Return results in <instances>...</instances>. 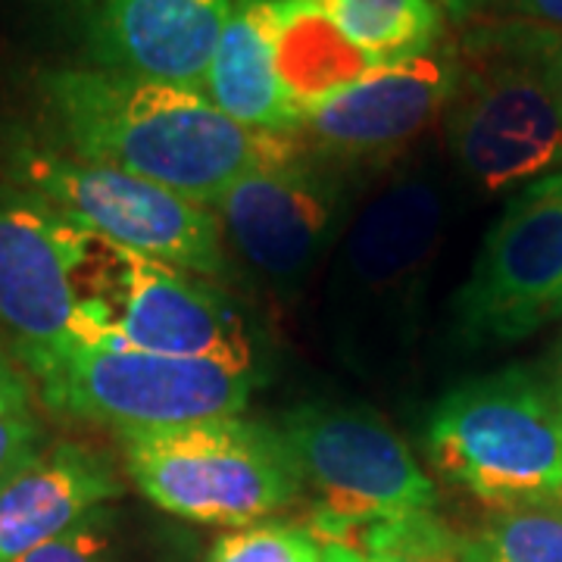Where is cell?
<instances>
[{"label":"cell","instance_id":"cell-29","mask_svg":"<svg viewBox=\"0 0 562 562\" xmlns=\"http://www.w3.org/2000/svg\"><path fill=\"white\" fill-rule=\"evenodd\" d=\"M550 382H553V391H557V397H560V406H562V347H560V357H557V369H553V375H550Z\"/></svg>","mask_w":562,"mask_h":562},{"label":"cell","instance_id":"cell-24","mask_svg":"<svg viewBox=\"0 0 562 562\" xmlns=\"http://www.w3.org/2000/svg\"><path fill=\"white\" fill-rule=\"evenodd\" d=\"M32 387L22 379V372L0 353V416L13 413H29L32 406Z\"/></svg>","mask_w":562,"mask_h":562},{"label":"cell","instance_id":"cell-16","mask_svg":"<svg viewBox=\"0 0 562 562\" xmlns=\"http://www.w3.org/2000/svg\"><path fill=\"white\" fill-rule=\"evenodd\" d=\"M201 94L244 128L297 135V120L279 81L272 0H235L206 66Z\"/></svg>","mask_w":562,"mask_h":562},{"label":"cell","instance_id":"cell-25","mask_svg":"<svg viewBox=\"0 0 562 562\" xmlns=\"http://www.w3.org/2000/svg\"><path fill=\"white\" fill-rule=\"evenodd\" d=\"M516 22L562 35V0H509Z\"/></svg>","mask_w":562,"mask_h":562},{"label":"cell","instance_id":"cell-14","mask_svg":"<svg viewBox=\"0 0 562 562\" xmlns=\"http://www.w3.org/2000/svg\"><path fill=\"white\" fill-rule=\"evenodd\" d=\"M88 66L201 91L235 0H66Z\"/></svg>","mask_w":562,"mask_h":562},{"label":"cell","instance_id":"cell-10","mask_svg":"<svg viewBox=\"0 0 562 562\" xmlns=\"http://www.w3.org/2000/svg\"><path fill=\"white\" fill-rule=\"evenodd\" d=\"M472 344H509L562 316V169L525 184L487 232L457 297Z\"/></svg>","mask_w":562,"mask_h":562},{"label":"cell","instance_id":"cell-26","mask_svg":"<svg viewBox=\"0 0 562 562\" xmlns=\"http://www.w3.org/2000/svg\"><path fill=\"white\" fill-rule=\"evenodd\" d=\"M541 32V29H538ZM541 54H543V69H547V79L553 85L557 98L562 103V35L553 32H541Z\"/></svg>","mask_w":562,"mask_h":562},{"label":"cell","instance_id":"cell-7","mask_svg":"<svg viewBox=\"0 0 562 562\" xmlns=\"http://www.w3.org/2000/svg\"><path fill=\"white\" fill-rule=\"evenodd\" d=\"M128 479L162 513L244 528L301 497L281 435L260 422H191L122 435Z\"/></svg>","mask_w":562,"mask_h":562},{"label":"cell","instance_id":"cell-28","mask_svg":"<svg viewBox=\"0 0 562 562\" xmlns=\"http://www.w3.org/2000/svg\"><path fill=\"white\" fill-rule=\"evenodd\" d=\"M431 3L450 20H465L469 13H475L482 7V0H431Z\"/></svg>","mask_w":562,"mask_h":562},{"label":"cell","instance_id":"cell-22","mask_svg":"<svg viewBox=\"0 0 562 562\" xmlns=\"http://www.w3.org/2000/svg\"><path fill=\"white\" fill-rule=\"evenodd\" d=\"M13 562H113V516L101 506L79 525L22 553Z\"/></svg>","mask_w":562,"mask_h":562},{"label":"cell","instance_id":"cell-12","mask_svg":"<svg viewBox=\"0 0 562 562\" xmlns=\"http://www.w3.org/2000/svg\"><path fill=\"white\" fill-rule=\"evenodd\" d=\"M81 241V225L0 188V331L25 369L76 344Z\"/></svg>","mask_w":562,"mask_h":562},{"label":"cell","instance_id":"cell-13","mask_svg":"<svg viewBox=\"0 0 562 562\" xmlns=\"http://www.w3.org/2000/svg\"><path fill=\"white\" fill-rule=\"evenodd\" d=\"M460 81V54L438 44L413 60L375 66L303 116L297 138L319 154L372 162L409 147L443 120Z\"/></svg>","mask_w":562,"mask_h":562},{"label":"cell","instance_id":"cell-17","mask_svg":"<svg viewBox=\"0 0 562 562\" xmlns=\"http://www.w3.org/2000/svg\"><path fill=\"white\" fill-rule=\"evenodd\" d=\"M272 7L281 91L301 128L313 106L362 79L375 63L353 50L313 0H272Z\"/></svg>","mask_w":562,"mask_h":562},{"label":"cell","instance_id":"cell-21","mask_svg":"<svg viewBox=\"0 0 562 562\" xmlns=\"http://www.w3.org/2000/svg\"><path fill=\"white\" fill-rule=\"evenodd\" d=\"M325 541L313 528L254 522L222 535L206 562H319Z\"/></svg>","mask_w":562,"mask_h":562},{"label":"cell","instance_id":"cell-19","mask_svg":"<svg viewBox=\"0 0 562 562\" xmlns=\"http://www.w3.org/2000/svg\"><path fill=\"white\" fill-rule=\"evenodd\" d=\"M460 562H562V497L497 506L479 538L460 541Z\"/></svg>","mask_w":562,"mask_h":562},{"label":"cell","instance_id":"cell-5","mask_svg":"<svg viewBox=\"0 0 562 562\" xmlns=\"http://www.w3.org/2000/svg\"><path fill=\"white\" fill-rule=\"evenodd\" d=\"M29 372L54 413L110 425L120 435L238 416L260 382L257 362L166 357L79 341Z\"/></svg>","mask_w":562,"mask_h":562},{"label":"cell","instance_id":"cell-11","mask_svg":"<svg viewBox=\"0 0 562 562\" xmlns=\"http://www.w3.org/2000/svg\"><path fill=\"white\" fill-rule=\"evenodd\" d=\"M222 238L279 294H297L347 225L341 181L301 154L260 166L213 203Z\"/></svg>","mask_w":562,"mask_h":562},{"label":"cell","instance_id":"cell-1","mask_svg":"<svg viewBox=\"0 0 562 562\" xmlns=\"http://www.w3.org/2000/svg\"><path fill=\"white\" fill-rule=\"evenodd\" d=\"M41 98L69 157L113 166L203 206L247 172L301 154L297 135L244 128L181 85L69 66L41 79Z\"/></svg>","mask_w":562,"mask_h":562},{"label":"cell","instance_id":"cell-9","mask_svg":"<svg viewBox=\"0 0 562 562\" xmlns=\"http://www.w3.org/2000/svg\"><path fill=\"white\" fill-rule=\"evenodd\" d=\"M13 179L25 194L125 250L172 262L210 281L228 272L213 206L113 166L54 150H20Z\"/></svg>","mask_w":562,"mask_h":562},{"label":"cell","instance_id":"cell-3","mask_svg":"<svg viewBox=\"0 0 562 562\" xmlns=\"http://www.w3.org/2000/svg\"><path fill=\"white\" fill-rule=\"evenodd\" d=\"M425 447L447 482L484 503L562 497L560 397L528 366L453 387L428 419Z\"/></svg>","mask_w":562,"mask_h":562},{"label":"cell","instance_id":"cell-15","mask_svg":"<svg viewBox=\"0 0 562 562\" xmlns=\"http://www.w3.org/2000/svg\"><path fill=\"white\" fill-rule=\"evenodd\" d=\"M122 494L113 462L79 441L47 443L0 484V562L20 560Z\"/></svg>","mask_w":562,"mask_h":562},{"label":"cell","instance_id":"cell-27","mask_svg":"<svg viewBox=\"0 0 562 562\" xmlns=\"http://www.w3.org/2000/svg\"><path fill=\"white\" fill-rule=\"evenodd\" d=\"M319 562H366L362 550L350 547L344 541H325V550H322Z\"/></svg>","mask_w":562,"mask_h":562},{"label":"cell","instance_id":"cell-2","mask_svg":"<svg viewBox=\"0 0 562 562\" xmlns=\"http://www.w3.org/2000/svg\"><path fill=\"white\" fill-rule=\"evenodd\" d=\"M447 216V188L425 166L391 176L350 213L328 254L325 325L353 369H394L413 350Z\"/></svg>","mask_w":562,"mask_h":562},{"label":"cell","instance_id":"cell-8","mask_svg":"<svg viewBox=\"0 0 562 562\" xmlns=\"http://www.w3.org/2000/svg\"><path fill=\"white\" fill-rule=\"evenodd\" d=\"M313 503V531L338 541L350 528L431 513L438 491L413 450L369 409L310 403L276 428Z\"/></svg>","mask_w":562,"mask_h":562},{"label":"cell","instance_id":"cell-20","mask_svg":"<svg viewBox=\"0 0 562 562\" xmlns=\"http://www.w3.org/2000/svg\"><path fill=\"white\" fill-rule=\"evenodd\" d=\"M366 562H457L460 541L431 513H413L362 528Z\"/></svg>","mask_w":562,"mask_h":562},{"label":"cell","instance_id":"cell-23","mask_svg":"<svg viewBox=\"0 0 562 562\" xmlns=\"http://www.w3.org/2000/svg\"><path fill=\"white\" fill-rule=\"evenodd\" d=\"M47 447L41 422L29 413L0 416V484Z\"/></svg>","mask_w":562,"mask_h":562},{"label":"cell","instance_id":"cell-6","mask_svg":"<svg viewBox=\"0 0 562 562\" xmlns=\"http://www.w3.org/2000/svg\"><path fill=\"white\" fill-rule=\"evenodd\" d=\"M443 135L462 176L484 191L560 172L562 103L543 69L538 29L513 22L484 41L472 63L460 54Z\"/></svg>","mask_w":562,"mask_h":562},{"label":"cell","instance_id":"cell-4","mask_svg":"<svg viewBox=\"0 0 562 562\" xmlns=\"http://www.w3.org/2000/svg\"><path fill=\"white\" fill-rule=\"evenodd\" d=\"M76 341L254 362L247 322L213 281L125 250L88 228L81 241Z\"/></svg>","mask_w":562,"mask_h":562},{"label":"cell","instance_id":"cell-30","mask_svg":"<svg viewBox=\"0 0 562 562\" xmlns=\"http://www.w3.org/2000/svg\"><path fill=\"white\" fill-rule=\"evenodd\" d=\"M457 562H460V560H457Z\"/></svg>","mask_w":562,"mask_h":562},{"label":"cell","instance_id":"cell-18","mask_svg":"<svg viewBox=\"0 0 562 562\" xmlns=\"http://www.w3.org/2000/svg\"><path fill=\"white\" fill-rule=\"evenodd\" d=\"M341 38L375 66L413 60L443 38V16L431 0H313Z\"/></svg>","mask_w":562,"mask_h":562}]
</instances>
